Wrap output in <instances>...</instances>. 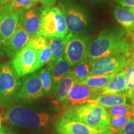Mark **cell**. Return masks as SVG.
Here are the masks:
<instances>
[{
    "label": "cell",
    "mask_w": 134,
    "mask_h": 134,
    "mask_svg": "<svg viewBox=\"0 0 134 134\" xmlns=\"http://www.w3.org/2000/svg\"><path fill=\"white\" fill-rule=\"evenodd\" d=\"M117 54L123 55L125 58L131 56L129 43L122 30L107 28L100 31L96 39L91 42L88 58L94 60Z\"/></svg>",
    "instance_id": "6da1fadb"
},
{
    "label": "cell",
    "mask_w": 134,
    "mask_h": 134,
    "mask_svg": "<svg viewBox=\"0 0 134 134\" xmlns=\"http://www.w3.org/2000/svg\"><path fill=\"white\" fill-rule=\"evenodd\" d=\"M61 117L96 128L110 129V117L100 105L82 104L63 110Z\"/></svg>",
    "instance_id": "7a4b0ae2"
},
{
    "label": "cell",
    "mask_w": 134,
    "mask_h": 134,
    "mask_svg": "<svg viewBox=\"0 0 134 134\" xmlns=\"http://www.w3.org/2000/svg\"><path fill=\"white\" fill-rule=\"evenodd\" d=\"M1 119L11 125L34 129L46 126L50 120V115L23 105H14L8 108Z\"/></svg>",
    "instance_id": "3957f363"
},
{
    "label": "cell",
    "mask_w": 134,
    "mask_h": 134,
    "mask_svg": "<svg viewBox=\"0 0 134 134\" xmlns=\"http://www.w3.org/2000/svg\"><path fill=\"white\" fill-rule=\"evenodd\" d=\"M21 86L22 81L12 62L0 64V107L14 103Z\"/></svg>",
    "instance_id": "277c9868"
},
{
    "label": "cell",
    "mask_w": 134,
    "mask_h": 134,
    "mask_svg": "<svg viewBox=\"0 0 134 134\" xmlns=\"http://www.w3.org/2000/svg\"><path fill=\"white\" fill-rule=\"evenodd\" d=\"M68 32L64 16L58 7L44 8L42 11L41 23L38 35L46 38L64 39Z\"/></svg>",
    "instance_id": "5b68a950"
},
{
    "label": "cell",
    "mask_w": 134,
    "mask_h": 134,
    "mask_svg": "<svg viewBox=\"0 0 134 134\" xmlns=\"http://www.w3.org/2000/svg\"><path fill=\"white\" fill-rule=\"evenodd\" d=\"M63 58L71 66L88 58L91 38L88 35L68 33L64 39Z\"/></svg>",
    "instance_id": "8992f818"
},
{
    "label": "cell",
    "mask_w": 134,
    "mask_h": 134,
    "mask_svg": "<svg viewBox=\"0 0 134 134\" xmlns=\"http://www.w3.org/2000/svg\"><path fill=\"white\" fill-rule=\"evenodd\" d=\"M66 22L68 32L81 34L86 31L89 25V18L85 9L72 0H62L58 3Z\"/></svg>",
    "instance_id": "52a82bcc"
},
{
    "label": "cell",
    "mask_w": 134,
    "mask_h": 134,
    "mask_svg": "<svg viewBox=\"0 0 134 134\" xmlns=\"http://www.w3.org/2000/svg\"><path fill=\"white\" fill-rule=\"evenodd\" d=\"M38 55V49L29 41L11 61L18 76L23 77L40 69Z\"/></svg>",
    "instance_id": "ba28073f"
},
{
    "label": "cell",
    "mask_w": 134,
    "mask_h": 134,
    "mask_svg": "<svg viewBox=\"0 0 134 134\" xmlns=\"http://www.w3.org/2000/svg\"><path fill=\"white\" fill-rule=\"evenodd\" d=\"M44 94L39 73H32L23 80L15 102L31 104L38 101Z\"/></svg>",
    "instance_id": "9c48e42d"
},
{
    "label": "cell",
    "mask_w": 134,
    "mask_h": 134,
    "mask_svg": "<svg viewBox=\"0 0 134 134\" xmlns=\"http://www.w3.org/2000/svg\"><path fill=\"white\" fill-rule=\"evenodd\" d=\"M53 129L55 134H114L110 129L91 127L63 117L56 120Z\"/></svg>",
    "instance_id": "30bf717a"
},
{
    "label": "cell",
    "mask_w": 134,
    "mask_h": 134,
    "mask_svg": "<svg viewBox=\"0 0 134 134\" xmlns=\"http://www.w3.org/2000/svg\"><path fill=\"white\" fill-rule=\"evenodd\" d=\"M125 61V56L121 54L109 55L90 60V76L105 75L119 72L123 70Z\"/></svg>",
    "instance_id": "8fae6325"
},
{
    "label": "cell",
    "mask_w": 134,
    "mask_h": 134,
    "mask_svg": "<svg viewBox=\"0 0 134 134\" xmlns=\"http://www.w3.org/2000/svg\"><path fill=\"white\" fill-rule=\"evenodd\" d=\"M99 94V90L90 88L86 85L76 83L68 93L66 98L60 105L62 110L76 105H82L84 102L91 99Z\"/></svg>",
    "instance_id": "7c38bea8"
},
{
    "label": "cell",
    "mask_w": 134,
    "mask_h": 134,
    "mask_svg": "<svg viewBox=\"0 0 134 134\" xmlns=\"http://www.w3.org/2000/svg\"><path fill=\"white\" fill-rule=\"evenodd\" d=\"M22 11H14L9 14L0 12V58L4 54L5 43L16 30Z\"/></svg>",
    "instance_id": "4fadbf2b"
},
{
    "label": "cell",
    "mask_w": 134,
    "mask_h": 134,
    "mask_svg": "<svg viewBox=\"0 0 134 134\" xmlns=\"http://www.w3.org/2000/svg\"><path fill=\"white\" fill-rule=\"evenodd\" d=\"M31 37L23 27L19 21L16 30L8 40L4 47V52L8 57L13 58L29 42Z\"/></svg>",
    "instance_id": "5bb4252c"
},
{
    "label": "cell",
    "mask_w": 134,
    "mask_h": 134,
    "mask_svg": "<svg viewBox=\"0 0 134 134\" xmlns=\"http://www.w3.org/2000/svg\"><path fill=\"white\" fill-rule=\"evenodd\" d=\"M42 11L41 8L35 6L31 9L22 11L20 21L31 38L38 35L41 27Z\"/></svg>",
    "instance_id": "9a60e30c"
},
{
    "label": "cell",
    "mask_w": 134,
    "mask_h": 134,
    "mask_svg": "<svg viewBox=\"0 0 134 134\" xmlns=\"http://www.w3.org/2000/svg\"><path fill=\"white\" fill-rule=\"evenodd\" d=\"M127 94L122 92L115 94H99L91 99H88L84 102L83 104H91L100 105L103 108H112L115 105L129 104L127 103Z\"/></svg>",
    "instance_id": "2e32d148"
},
{
    "label": "cell",
    "mask_w": 134,
    "mask_h": 134,
    "mask_svg": "<svg viewBox=\"0 0 134 134\" xmlns=\"http://www.w3.org/2000/svg\"><path fill=\"white\" fill-rule=\"evenodd\" d=\"M113 14L127 35L134 36V8L118 6L114 10Z\"/></svg>",
    "instance_id": "e0dca14e"
},
{
    "label": "cell",
    "mask_w": 134,
    "mask_h": 134,
    "mask_svg": "<svg viewBox=\"0 0 134 134\" xmlns=\"http://www.w3.org/2000/svg\"><path fill=\"white\" fill-rule=\"evenodd\" d=\"M76 83V80L73 76V73L70 71L53 89L54 92V103L55 104L60 105L64 101L70 90Z\"/></svg>",
    "instance_id": "ac0fdd59"
},
{
    "label": "cell",
    "mask_w": 134,
    "mask_h": 134,
    "mask_svg": "<svg viewBox=\"0 0 134 134\" xmlns=\"http://www.w3.org/2000/svg\"><path fill=\"white\" fill-rule=\"evenodd\" d=\"M49 63L51 66V74L53 89L63 77L71 71V66L63 58H61L55 61H52Z\"/></svg>",
    "instance_id": "d6986e66"
},
{
    "label": "cell",
    "mask_w": 134,
    "mask_h": 134,
    "mask_svg": "<svg viewBox=\"0 0 134 134\" xmlns=\"http://www.w3.org/2000/svg\"><path fill=\"white\" fill-rule=\"evenodd\" d=\"M126 89L125 72L122 70L117 72L109 83L101 89H99V94H115L124 92Z\"/></svg>",
    "instance_id": "ffe728a7"
},
{
    "label": "cell",
    "mask_w": 134,
    "mask_h": 134,
    "mask_svg": "<svg viewBox=\"0 0 134 134\" xmlns=\"http://www.w3.org/2000/svg\"><path fill=\"white\" fill-rule=\"evenodd\" d=\"M125 72V79L126 89L125 92L129 100L132 99L134 93V58L131 56L125 58L123 70Z\"/></svg>",
    "instance_id": "44dd1931"
},
{
    "label": "cell",
    "mask_w": 134,
    "mask_h": 134,
    "mask_svg": "<svg viewBox=\"0 0 134 134\" xmlns=\"http://www.w3.org/2000/svg\"><path fill=\"white\" fill-rule=\"evenodd\" d=\"M117 73L105 75H90L80 83L86 85L90 88L99 90L105 86Z\"/></svg>",
    "instance_id": "7402d4cb"
},
{
    "label": "cell",
    "mask_w": 134,
    "mask_h": 134,
    "mask_svg": "<svg viewBox=\"0 0 134 134\" xmlns=\"http://www.w3.org/2000/svg\"><path fill=\"white\" fill-rule=\"evenodd\" d=\"M39 51V68L48 64L52 60V54L50 50L47 38L42 36L38 46Z\"/></svg>",
    "instance_id": "603a6c76"
},
{
    "label": "cell",
    "mask_w": 134,
    "mask_h": 134,
    "mask_svg": "<svg viewBox=\"0 0 134 134\" xmlns=\"http://www.w3.org/2000/svg\"><path fill=\"white\" fill-rule=\"evenodd\" d=\"M71 71L76 80V83H80L86 77L90 76V60L88 58L75 65Z\"/></svg>",
    "instance_id": "cb8c5ba5"
},
{
    "label": "cell",
    "mask_w": 134,
    "mask_h": 134,
    "mask_svg": "<svg viewBox=\"0 0 134 134\" xmlns=\"http://www.w3.org/2000/svg\"><path fill=\"white\" fill-rule=\"evenodd\" d=\"M48 45L52 54V60L60 59L63 58L64 54V42L63 39L57 37L47 38Z\"/></svg>",
    "instance_id": "d4e9b609"
},
{
    "label": "cell",
    "mask_w": 134,
    "mask_h": 134,
    "mask_svg": "<svg viewBox=\"0 0 134 134\" xmlns=\"http://www.w3.org/2000/svg\"><path fill=\"white\" fill-rule=\"evenodd\" d=\"M40 78L42 85L44 93H49L53 90V82L51 74V66L50 63L41 70L39 73Z\"/></svg>",
    "instance_id": "484cf974"
},
{
    "label": "cell",
    "mask_w": 134,
    "mask_h": 134,
    "mask_svg": "<svg viewBox=\"0 0 134 134\" xmlns=\"http://www.w3.org/2000/svg\"><path fill=\"white\" fill-rule=\"evenodd\" d=\"M39 0H11L9 4L15 11H26L36 6Z\"/></svg>",
    "instance_id": "4316f807"
},
{
    "label": "cell",
    "mask_w": 134,
    "mask_h": 134,
    "mask_svg": "<svg viewBox=\"0 0 134 134\" xmlns=\"http://www.w3.org/2000/svg\"><path fill=\"white\" fill-rule=\"evenodd\" d=\"M110 117V129L113 130L114 134L124 126L130 118L129 117L124 116V115H114Z\"/></svg>",
    "instance_id": "83f0119b"
},
{
    "label": "cell",
    "mask_w": 134,
    "mask_h": 134,
    "mask_svg": "<svg viewBox=\"0 0 134 134\" xmlns=\"http://www.w3.org/2000/svg\"><path fill=\"white\" fill-rule=\"evenodd\" d=\"M114 134H134L133 117H130L126 124Z\"/></svg>",
    "instance_id": "f1b7e54d"
},
{
    "label": "cell",
    "mask_w": 134,
    "mask_h": 134,
    "mask_svg": "<svg viewBox=\"0 0 134 134\" xmlns=\"http://www.w3.org/2000/svg\"><path fill=\"white\" fill-rule=\"evenodd\" d=\"M123 7L134 8V0H115Z\"/></svg>",
    "instance_id": "f546056e"
},
{
    "label": "cell",
    "mask_w": 134,
    "mask_h": 134,
    "mask_svg": "<svg viewBox=\"0 0 134 134\" xmlns=\"http://www.w3.org/2000/svg\"><path fill=\"white\" fill-rule=\"evenodd\" d=\"M57 0H39V2L42 4L44 8H50L53 6Z\"/></svg>",
    "instance_id": "4dcf8cb0"
},
{
    "label": "cell",
    "mask_w": 134,
    "mask_h": 134,
    "mask_svg": "<svg viewBox=\"0 0 134 134\" xmlns=\"http://www.w3.org/2000/svg\"><path fill=\"white\" fill-rule=\"evenodd\" d=\"M0 134H18L13 132L9 127H4L0 129Z\"/></svg>",
    "instance_id": "1f68e13d"
},
{
    "label": "cell",
    "mask_w": 134,
    "mask_h": 134,
    "mask_svg": "<svg viewBox=\"0 0 134 134\" xmlns=\"http://www.w3.org/2000/svg\"><path fill=\"white\" fill-rule=\"evenodd\" d=\"M130 37L131 38V43H130V52H131L132 56L134 58V36H132Z\"/></svg>",
    "instance_id": "d6a6232c"
},
{
    "label": "cell",
    "mask_w": 134,
    "mask_h": 134,
    "mask_svg": "<svg viewBox=\"0 0 134 134\" xmlns=\"http://www.w3.org/2000/svg\"><path fill=\"white\" fill-rule=\"evenodd\" d=\"M11 0H0V7L4 6V5L8 4L10 2Z\"/></svg>",
    "instance_id": "836d02e7"
},
{
    "label": "cell",
    "mask_w": 134,
    "mask_h": 134,
    "mask_svg": "<svg viewBox=\"0 0 134 134\" xmlns=\"http://www.w3.org/2000/svg\"><path fill=\"white\" fill-rule=\"evenodd\" d=\"M130 101H131L132 104L134 105V93L133 94V96H132V99H130Z\"/></svg>",
    "instance_id": "e575fe53"
},
{
    "label": "cell",
    "mask_w": 134,
    "mask_h": 134,
    "mask_svg": "<svg viewBox=\"0 0 134 134\" xmlns=\"http://www.w3.org/2000/svg\"><path fill=\"white\" fill-rule=\"evenodd\" d=\"M1 127H2V124H1V120L0 119V129H1Z\"/></svg>",
    "instance_id": "d590c367"
}]
</instances>
